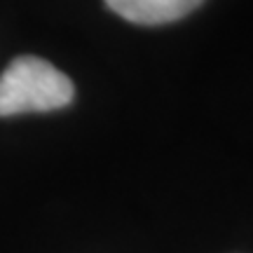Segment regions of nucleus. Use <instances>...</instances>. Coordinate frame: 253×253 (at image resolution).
<instances>
[{"instance_id":"1","label":"nucleus","mask_w":253,"mask_h":253,"mask_svg":"<svg viewBox=\"0 0 253 253\" xmlns=\"http://www.w3.org/2000/svg\"><path fill=\"white\" fill-rule=\"evenodd\" d=\"M73 96L71 78L40 56H17L0 75V118L66 108Z\"/></svg>"},{"instance_id":"2","label":"nucleus","mask_w":253,"mask_h":253,"mask_svg":"<svg viewBox=\"0 0 253 253\" xmlns=\"http://www.w3.org/2000/svg\"><path fill=\"white\" fill-rule=\"evenodd\" d=\"M115 14L141 26H162L188 17L204 0H103Z\"/></svg>"}]
</instances>
